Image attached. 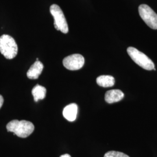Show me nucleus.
Segmentation results:
<instances>
[{
    "mask_svg": "<svg viewBox=\"0 0 157 157\" xmlns=\"http://www.w3.org/2000/svg\"><path fill=\"white\" fill-rule=\"evenodd\" d=\"M60 157H71V156L69 155V154H63Z\"/></svg>",
    "mask_w": 157,
    "mask_h": 157,
    "instance_id": "nucleus-14",
    "label": "nucleus"
},
{
    "mask_svg": "<svg viewBox=\"0 0 157 157\" xmlns=\"http://www.w3.org/2000/svg\"><path fill=\"white\" fill-rule=\"evenodd\" d=\"M46 93L47 90L45 87L39 84H37L36 86H34L32 91L35 102H37L40 100H43L46 96Z\"/></svg>",
    "mask_w": 157,
    "mask_h": 157,
    "instance_id": "nucleus-11",
    "label": "nucleus"
},
{
    "mask_svg": "<svg viewBox=\"0 0 157 157\" xmlns=\"http://www.w3.org/2000/svg\"><path fill=\"white\" fill-rule=\"evenodd\" d=\"M6 129L19 137L26 138L33 132L34 126L33 124L28 121L13 120L7 124Z\"/></svg>",
    "mask_w": 157,
    "mask_h": 157,
    "instance_id": "nucleus-1",
    "label": "nucleus"
},
{
    "mask_svg": "<svg viewBox=\"0 0 157 157\" xmlns=\"http://www.w3.org/2000/svg\"><path fill=\"white\" fill-rule=\"evenodd\" d=\"M124 97V93L121 90L114 89L109 90L106 92L105 100L109 104H112L122 100Z\"/></svg>",
    "mask_w": 157,
    "mask_h": 157,
    "instance_id": "nucleus-7",
    "label": "nucleus"
},
{
    "mask_svg": "<svg viewBox=\"0 0 157 157\" xmlns=\"http://www.w3.org/2000/svg\"><path fill=\"white\" fill-rule=\"evenodd\" d=\"M104 157H130L128 155L121 152L111 151L107 152Z\"/></svg>",
    "mask_w": 157,
    "mask_h": 157,
    "instance_id": "nucleus-12",
    "label": "nucleus"
},
{
    "mask_svg": "<svg viewBox=\"0 0 157 157\" xmlns=\"http://www.w3.org/2000/svg\"><path fill=\"white\" fill-rule=\"evenodd\" d=\"M3 103H4V98L2 95H0V109H1V107L2 106Z\"/></svg>",
    "mask_w": 157,
    "mask_h": 157,
    "instance_id": "nucleus-13",
    "label": "nucleus"
},
{
    "mask_svg": "<svg viewBox=\"0 0 157 157\" xmlns=\"http://www.w3.org/2000/svg\"><path fill=\"white\" fill-rule=\"evenodd\" d=\"M44 68L43 64L39 61H36L30 67L27 72V76L30 79H37L42 73Z\"/></svg>",
    "mask_w": 157,
    "mask_h": 157,
    "instance_id": "nucleus-9",
    "label": "nucleus"
},
{
    "mask_svg": "<svg viewBox=\"0 0 157 157\" xmlns=\"http://www.w3.org/2000/svg\"><path fill=\"white\" fill-rule=\"evenodd\" d=\"M139 12L141 19L148 27L157 29V14L146 4H141L139 7Z\"/></svg>",
    "mask_w": 157,
    "mask_h": 157,
    "instance_id": "nucleus-5",
    "label": "nucleus"
},
{
    "mask_svg": "<svg viewBox=\"0 0 157 157\" xmlns=\"http://www.w3.org/2000/svg\"><path fill=\"white\" fill-rule=\"evenodd\" d=\"M78 107L77 104L72 103L65 107L63 111V115L64 118L68 121L73 122L76 120L78 113Z\"/></svg>",
    "mask_w": 157,
    "mask_h": 157,
    "instance_id": "nucleus-8",
    "label": "nucleus"
},
{
    "mask_svg": "<svg viewBox=\"0 0 157 157\" xmlns=\"http://www.w3.org/2000/svg\"><path fill=\"white\" fill-rule=\"evenodd\" d=\"M50 11L54 19V25L56 29L61 31L63 33H67L69 31L68 25L61 8L56 4H52L50 6Z\"/></svg>",
    "mask_w": 157,
    "mask_h": 157,
    "instance_id": "nucleus-4",
    "label": "nucleus"
},
{
    "mask_svg": "<svg viewBox=\"0 0 157 157\" xmlns=\"http://www.w3.org/2000/svg\"><path fill=\"white\" fill-rule=\"evenodd\" d=\"M97 83L103 87H112L115 84V78L109 75H101L97 78Z\"/></svg>",
    "mask_w": 157,
    "mask_h": 157,
    "instance_id": "nucleus-10",
    "label": "nucleus"
},
{
    "mask_svg": "<svg viewBox=\"0 0 157 157\" xmlns=\"http://www.w3.org/2000/svg\"><path fill=\"white\" fill-rule=\"evenodd\" d=\"M84 58L80 54H75L67 56L63 60V65L70 71H76L81 69L84 64Z\"/></svg>",
    "mask_w": 157,
    "mask_h": 157,
    "instance_id": "nucleus-6",
    "label": "nucleus"
},
{
    "mask_svg": "<svg viewBox=\"0 0 157 157\" xmlns=\"http://www.w3.org/2000/svg\"><path fill=\"white\" fill-rule=\"evenodd\" d=\"M18 47L11 36L4 34L0 37V52L6 59H12L17 56Z\"/></svg>",
    "mask_w": 157,
    "mask_h": 157,
    "instance_id": "nucleus-2",
    "label": "nucleus"
},
{
    "mask_svg": "<svg viewBox=\"0 0 157 157\" xmlns=\"http://www.w3.org/2000/svg\"><path fill=\"white\" fill-rule=\"evenodd\" d=\"M127 52L132 60L140 67L147 71L155 70L154 62L142 52L132 47H128Z\"/></svg>",
    "mask_w": 157,
    "mask_h": 157,
    "instance_id": "nucleus-3",
    "label": "nucleus"
}]
</instances>
